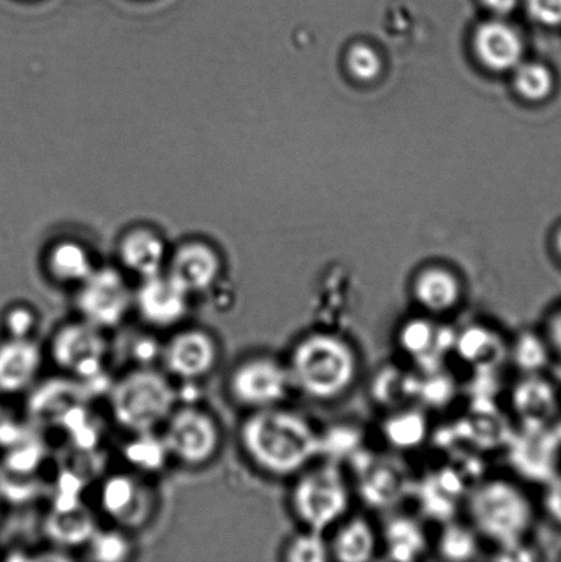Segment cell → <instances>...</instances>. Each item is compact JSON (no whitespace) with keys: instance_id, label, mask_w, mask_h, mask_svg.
I'll use <instances>...</instances> for the list:
<instances>
[{"instance_id":"1","label":"cell","mask_w":561,"mask_h":562,"mask_svg":"<svg viewBox=\"0 0 561 562\" xmlns=\"http://www.w3.org/2000/svg\"><path fill=\"white\" fill-rule=\"evenodd\" d=\"M238 440L250 464L272 479H293L323 454V434L285 404L247 413Z\"/></svg>"},{"instance_id":"2","label":"cell","mask_w":561,"mask_h":562,"mask_svg":"<svg viewBox=\"0 0 561 562\" xmlns=\"http://www.w3.org/2000/svg\"><path fill=\"white\" fill-rule=\"evenodd\" d=\"M284 360L293 390L317 404L344 400L361 376L359 350L332 328H317L300 336Z\"/></svg>"},{"instance_id":"3","label":"cell","mask_w":561,"mask_h":562,"mask_svg":"<svg viewBox=\"0 0 561 562\" xmlns=\"http://www.w3.org/2000/svg\"><path fill=\"white\" fill-rule=\"evenodd\" d=\"M464 506L469 525L500 552L525 543L535 527V503L513 479H483L467 493Z\"/></svg>"},{"instance_id":"4","label":"cell","mask_w":561,"mask_h":562,"mask_svg":"<svg viewBox=\"0 0 561 562\" xmlns=\"http://www.w3.org/2000/svg\"><path fill=\"white\" fill-rule=\"evenodd\" d=\"M178 405L173 379L153 366L131 368L110 389V415L134 437L161 431Z\"/></svg>"},{"instance_id":"5","label":"cell","mask_w":561,"mask_h":562,"mask_svg":"<svg viewBox=\"0 0 561 562\" xmlns=\"http://www.w3.org/2000/svg\"><path fill=\"white\" fill-rule=\"evenodd\" d=\"M291 481L290 512L301 528L327 536L350 515L354 486L338 460L321 457Z\"/></svg>"},{"instance_id":"6","label":"cell","mask_w":561,"mask_h":562,"mask_svg":"<svg viewBox=\"0 0 561 562\" xmlns=\"http://www.w3.org/2000/svg\"><path fill=\"white\" fill-rule=\"evenodd\" d=\"M168 457L191 470L212 464L223 448V429L211 411L178 405L161 428Z\"/></svg>"},{"instance_id":"7","label":"cell","mask_w":561,"mask_h":562,"mask_svg":"<svg viewBox=\"0 0 561 562\" xmlns=\"http://www.w3.org/2000/svg\"><path fill=\"white\" fill-rule=\"evenodd\" d=\"M227 391L229 400L249 413L285 404L294 390L285 360L269 352H255L229 372Z\"/></svg>"},{"instance_id":"8","label":"cell","mask_w":561,"mask_h":562,"mask_svg":"<svg viewBox=\"0 0 561 562\" xmlns=\"http://www.w3.org/2000/svg\"><path fill=\"white\" fill-rule=\"evenodd\" d=\"M134 290L119 269L96 268L77 286L75 305L82 322L103 333L121 327L134 312Z\"/></svg>"},{"instance_id":"9","label":"cell","mask_w":561,"mask_h":562,"mask_svg":"<svg viewBox=\"0 0 561 562\" xmlns=\"http://www.w3.org/2000/svg\"><path fill=\"white\" fill-rule=\"evenodd\" d=\"M48 355L66 376L90 380L103 372L110 345L106 333L77 318L55 330Z\"/></svg>"},{"instance_id":"10","label":"cell","mask_w":561,"mask_h":562,"mask_svg":"<svg viewBox=\"0 0 561 562\" xmlns=\"http://www.w3.org/2000/svg\"><path fill=\"white\" fill-rule=\"evenodd\" d=\"M220 358L222 346L211 330L184 325L173 330L159 355L162 371L184 383H197L211 376L218 367Z\"/></svg>"},{"instance_id":"11","label":"cell","mask_w":561,"mask_h":562,"mask_svg":"<svg viewBox=\"0 0 561 562\" xmlns=\"http://www.w3.org/2000/svg\"><path fill=\"white\" fill-rule=\"evenodd\" d=\"M99 504L104 515L126 532L141 530L154 519L158 498L150 483L131 473H117L103 482Z\"/></svg>"},{"instance_id":"12","label":"cell","mask_w":561,"mask_h":562,"mask_svg":"<svg viewBox=\"0 0 561 562\" xmlns=\"http://www.w3.org/2000/svg\"><path fill=\"white\" fill-rule=\"evenodd\" d=\"M191 297L162 272L141 280L134 290V312L141 322L156 330H175L190 314Z\"/></svg>"},{"instance_id":"13","label":"cell","mask_w":561,"mask_h":562,"mask_svg":"<svg viewBox=\"0 0 561 562\" xmlns=\"http://www.w3.org/2000/svg\"><path fill=\"white\" fill-rule=\"evenodd\" d=\"M510 412L520 428L554 426L561 412L557 385L546 374H519L509 394Z\"/></svg>"},{"instance_id":"14","label":"cell","mask_w":561,"mask_h":562,"mask_svg":"<svg viewBox=\"0 0 561 562\" xmlns=\"http://www.w3.org/2000/svg\"><path fill=\"white\" fill-rule=\"evenodd\" d=\"M165 273L190 296L207 294L216 289L223 273L218 252L203 241L180 246L167 262Z\"/></svg>"},{"instance_id":"15","label":"cell","mask_w":561,"mask_h":562,"mask_svg":"<svg viewBox=\"0 0 561 562\" xmlns=\"http://www.w3.org/2000/svg\"><path fill=\"white\" fill-rule=\"evenodd\" d=\"M438 318L420 313L405 319L395 334V344L405 357L425 371H438L441 356L452 350L455 334L438 323Z\"/></svg>"},{"instance_id":"16","label":"cell","mask_w":561,"mask_h":562,"mask_svg":"<svg viewBox=\"0 0 561 562\" xmlns=\"http://www.w3.org/2000/svg\"><path fill=\"white\" fill-rule=\"evenodd\" d=\"M510 445L516 468L531 481L543 484L560 472L561 438L554 426L520 428Z\"/></svg>"},{"instance_id":"17","label":"cell","mask_w":561,"mask_h":562,"mask_svg":"<svg viewBox=\"0 0 561 562\" xmlns=\"http://www.w3.org/2000/svg\"><path fill=\"white\" fill-rule=\"evenodd\" d=\"M412 302L419 312L434 318L452 316L465 300L458 274L442 267L423 269L412 281Z\"/></svg>"},{"instance_id":"18","label":"cell","mask_w":561,"mask_h":562,"mask_svg":"<svg viewBox=\"0 0 561 562\" xmlns=\"http://www.w3.org/2000/svg\"><path fill=\"white\" fill-rule=\"evenodd\" d=\"M44 351L35 339L8 338L0 344V393L20 394L41 376Z\"/></svg>"},{"instance_id":"19","label":"cell","mask_w":561,"mask_h":562,"mask_svg":"<svg viewBox=\"0 0 561 562\" xmlns=\"http://www.w3.org/2000/svg\"><path fill=\"white\" fill-rule=\"evenodd\" d=\"M452 351L464 366L487 372L508 361L509 341L489 325L475 323L455 333Z\"/></svg>"},{"instance_id":"20","label":"cell","mask_w":561,"mask_h":562,"mask_svg":"<svg viewBox=\"0 0 561 562\" xmlns=\"http://www.w3.org/2000/svg\"><path fill=\"white\" fill-rule=\"evenodd\" d=\"M332 560L339 562H368L377 558L381 547L379 536L371 520L361 515H349L328 532Z\"/></svg>"},{"instance_id":"21","label":"cell","mask_w":561,"mask_h":562,"mask_svg":"<svg viewBox=\"0 0 561 562\" xmlns=\"http://www.w3.org/2000/svg\"><path fill=\"white\" fill-rule=\"evenodd\" d=\"M360 494L375 509H388L404 497L408 475L399 462L390 460L367 461L361 465Z\"/></svg>"},{"instance_id":"22","label":"cell","mask_w":561,"mask_h":562,"mask_svg":"<svg viewBox=\"0 0 561 562\" xmlns=\"http://www.w3.org/2000/svg\"><path fill=\"white\" fill-rule=\"evenodd\" d=\"M120 261L135 277L148 279L165 272L167 249L157 234L148 229L132 231L120 244Z\"/></svg>"},{"instance_id":"23","label":"cell","mask_w":561,"mask_h":562,"mask_svg":"<svg viewBox=\"0 0 561 562\" xmlns=\"http://www.w3.org/2000/svg\"><path fill=\"white\" fill-rule=\"evenodd\" d=\"M475 48L489 69L504 71L518 66L524 53L520 37L503 22H487L476 32Z\"/></svg>"},{"instance_id":"24","label":"cell","mask_w":561,"mask_h":562,"mask_svg":"<svg viewBox=\"0 0 561 562\" xmlns=\"http://www.w3.org/2000/svg\"><path fill=\"white\" fill-rule=\"evenodd\" d=\"M381 541L384 553L395 561H416L428 550L425 528L415 517L395 515L383 527Z\"/></svg>"},{"instance_id":"25","label":"cell","mask_w":561,"mask_h":562,"mask_svg":"<svg viewBox=\"0 0 561 562\" xmlns=\"http://www.w3.org/2000/svg\"><path fill=\"white\" fill-rule=\"evenodd\" d=\"M428 432H430V424L425 411L414 405L390 411L382 426L384 440L399 451L419 448L425 443Z\"/></svg>"},{"instance_id":"26","label":"cell","mask_w":561,"mask_h":562,"mask_svg":"<svg viewBox=\"0 0 561 562\" xmlns=\"http://www.w3.org/2000/svg\"><path fill=\"white\" fill-rule=\"evenodd\" d=\"M47 272L55 283L79 286L96 271L90 252L77 241L53 246L46 260Z\"/></svg>"},{"instance_id":"27","label":"cell","mask_w":561,"mask_h":562,"mask_svg":"<svg viewBox=\"0 0 561 562\" xmlns=\"http://www.w3.org/2000/svg\"><path fill=\"white\" fill-rule=\"evenodd\" d=\"M552 358L546 336L537 330H521L509 341L508 361L514 363L519 374L543 373Z\"/></svg>"},{"instance_id":"28","label":"cell","mask_w":561,"mask_h":562,"mask_svg":"<svg viewBox=\"0 0 561 562\" xmlns=\"http://www.w3.org/2000/svg\"><path fill=\"white\" fill-rule=\"evenodd\" d=\"M419 378L401 371V369L384 368L377 379H373V400L388 407L389 411L399 409L409 404V400L419 396Z\"/></svg>"},{"instance_id":"29","label":"cell","mask_w":561,"mask_h":562,"mask_svg":"<svg viewBox=\"0 0 561 562\" xmlns=\"http://www.w3.org/2000/svg\"><path fill=\"white\" fill-rule=\"evenodd\" d=\"M48 536L55 542L76 547L88 543L96 533V522L81 508H60L54 510L47 520Z\"/></svg>"},{"instance_id":"30","label":"cell","mask_w":561,"mask_h":562,"mask_svg":"<svg viewBox=\"0 0 561 562\" xmlns=\"http://www.w3.org/2000/svg\"><path fill=\"white\" fill-rule=\"evenodd\" d=\"M480 539L470 525L450 521L439 533L437 550L444 560H474L480 553Z\"/></svg>"},{"instance_id":"31","label":"cell","mask_w":561,"mask_h":562,"mask_svg":"<svg viewBox=\"0 0 561 562\" xmlns=\"http://www.w3.org/2000/svg\"><path fill=\"white\" fill-rule=\"evenodd\" d=\"M283 560L288 562H326L332 560L326 533L301 528L294 537L285 542L282 550Z\"/></svg>"},{"instance_id":"32","label":"cell","mask_w":561,"mask_h":562,"mask_svg":"<svg viewBox=\"0 0 561 562\" xmlns=\"http://www.w3.org/2000/svg\"><path fill=\"white\" fill-rule=\"evenodd\" d=\"M88 544H90L91 558L97 561H125L134 554L128 532L121 528L96 532Z\"/></svg>"},{"instance_id":"33","label":"cell","mask_w":561,"mask_h":562,"mask_svg":"<svg viewBox=\"0 0 561 562\" xmlns=\"http://www.w3.org/2000/svg\"><path fill=\"white\" fill-rule=\"evenodd\" d=\"M516 88L529 101H543L553 90V77L546 66L527 64L516 71Z\"/></svg>"},{"instance_id":"34","label":"cell","mask_w":561,"mask_h":562,"mask_svg":"<svg viewBox=\"0 0 561 562\" xmlns=\"http://www.w3.org/2000/svg\"><path fill=\"white\" fill-rule=\"evenodd\" d=\"M41 324L35 308L30 305H13L4 313L3 325L8 338L33 339Z\"/></svg>"},{"instance_id":"35","label":"cell","mask_w":561,"mask_h":562,"mask_svg":"<svg viewBox=\"0 0 561 562\" xmlns=\"http://www.w3.org/2000/svg\"><path fill=\"white\" fill-rule=\"evenodd\" d=\"M348 64L351 74L360 80H372L381 71V59L367 46H357L351 49Z\"/></svg>"},{"instance_id":"36","label":"cell","mask_w":561,"mask_h":562,"mask_svg":"<svg viewBox=\"0 0 561 562\" xmlns=\"http://www.w3.org/2000/svg\"><path fill=\"white\" fill-rule=\"evenodd\" d=\"M542 508L549 519L561 528V471L543 483Z\"/></svg>"},{"instance_id":"37","label":"cell","mask_w":561,"mask_h":562,"mask_svg":"<svg viewBox=\"0 0 561 562\" xmlns=\"http://www.w3.org/2000/svg\"><path fill=\"white\" fill-rule=\"evenodd\" d=\"M532 19L542 25H561V0H526Z\"/></svg>"},{"instance_id":"38","label":"cell","mask_w":561,"mask_h":562,"mask_svg":"<svg viewBox=\"0 0 561 562\" xmlns=\"http://www.w3.org/2000/svg\"><path fill=\"white\" fill-rule=\"evenodd\" d=\"M542 334L551 347L553 357L561 358V307L549 314Z\"/></svg>"},{"instance_id":"39","label":"cell","mask_w":561,"mask_h":562,"mask_svg":"<svg viewBox=\"0 0 561 562\" xmlns=\"http://www.w3.org/2000/svg\"><path fill=\"white\" fill-rule=\"evenodd\" d=\"M485 3L497 14H508L515 9L518 0H485Z\"/></svg>"},{"instance_id":"40","label":"cell","mask_w":561,"mask_h":562,"mask_svg":"<svg viewBox=\"0 0 561 562\" xmlns=\"http://www.w3.org/2000/svg\"><path fill=\"white\" fill-rule=\"evenodd\" d=\"M554 428H557V431L561 438V412H560L557 423H554Z\"/></svg>"},{"instance_id":"41","label":"cell","mask_w":561,"mask_h":562,"mask_svg":"<svg viewBox=\"0 0 561 562\" xmlns=\"http://www.w3.org/2000/svg\"><path fill=\"white\" fill-rule=\"evenodd\" d=\"M557 250L559 252V257L561 258V231L558 235V238H557Z\"/></svg>"}]
</instances>
